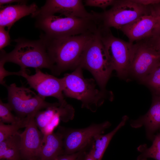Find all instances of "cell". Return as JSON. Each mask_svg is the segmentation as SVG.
<instances>
[{
    "mask_svg": "<svg viewBox=\"0 0 160 160\" xmlns=\"http://www.w3.org/2000/svg\"><path fill=\"white\" fill-rule=\"evenodd\" d=\"M97 32L58 38L41 34L40 39L44 44L53 65L52 73L59 75L77 68L87 45Z\"/></svg>",
    "mask_w": 160,
    "mask_h": 160,
    "instance_id": "1",
    "label": "cell"
},
{
    "mask_svg": "<svg viewBox=\"0 0 160 160\" xmlns=\"http://www.w3.org/2000/svg\"><path fill=\"white\" fill-rule=\"evenodd\" d=\"M14 49L7 53L3 49L0 50V63L7 62L15 63L20 67V70L26 68H47L52 71L53 66L46 47L40 39L31 40L23 38L15 39Z\"/></svg>",
    "mask_w": 160,
    "mask_h": 160,
    "instance_id": "2",
    "label": "cell"
},
{
    "mask_svg": "<svg viewBox=\"0 0 160 160\" xmlns=\"http://www.w3.org/2000/svg\"><path fill=\"white\" fill-rule=\"evenodd\" d=\"M82 69L79 66L72 73L64 74L63 93L67 97L81 101L82 108L94 112L107 97V92L97 89L94 79L85 78Z\"/></svg>",
    "mask_w": 160,
    "mask_h": 160,
    "instance_id": "3",
    "label": "cell"
},
{
    "mask_svg": "<svg viewBox=\"0 0 160 160\" xmlns=\"http://www.w3.org/2000/svg\"><path fill=\"white\" fill-rule=\"evenodd\" d=\"M36 27L54 38L96 33L98 25L95 19L65 17L55 15L36 16Z\"/></svg>",
    "mask_w": 160,
    "mask_h": 160,
    "instance_id": "4",
    "label": "cell"
},
{
    "mask_svg": "<svg viewBox=\"0 0 160 160\" xmlns=\"http://www.w3.org/2000/svg\"><path fill=\"white\" fill-rule=\"evenodd\" d=\"M79 66L89 71L100 89L105 90V86L114 69L100 37L98 29L87 45Z\"/></svg>",
    "mask_w": 160,
    "mask_h": 160,
    "instance_id": "5",
    "label": "cell"
},
{
    "mask_svg": "<svg viewBox=\"0 0 160 160\" xmlns=\"http://www.w3.org/2000/svg\"><path fill=\"white\" fill-rule=\"evenodd\" d=\"M98 32L106 52L118 76H125L135 51L136 44L114 36L110 28L99 25Z\"/></svg>",
    "mask_w": 160,
    "mask_h": 160,
    "instance_id": "6",
    "label": "cell"
},
{
    "mask_svg": "<svg viewBox=\"0 0 160 160\" xmlns=\"http://www.w3.org/2000/svg\"><path fill=\"white\" fill-rule=\"evenodd\" d=\"M149 9V6L143 5L132 0H116L109 10L102 13L93 12L99 25L120 30L146 13Z\"/></svg>",
    "mask_w": 160,
    "mask_h": 160,
    "instance_id": "7",
    "label": "cell"
},
{
    "mask_svg": "<svg viewBox=\"0 0 160 160\" xmlns=\"http://www.w3.org/2000/svg\"><path fill=\"white\" fill-rule=\"evenodd\" d=\"M5 87L8 91V103L20 118L36 114L41 109H46L54 103L46 102L45 99L23 86L18 87L13 83Z\"/></svg>",
    "mask_w": 160,
    "mask_h": 160,
    "instance_id": "8",
    "label": "cell"
},
{
    "mask_svg": "<svg viewBox=\"0 0 160 160\" xmlns=\"http://www.w3.org/2000/svg\"><path fill=\"white\" fill-rule=\"evenodd\" d=\"M111 125V122L106 121L81 129L60 126L57 131L63 136L64 153L71 154L82 150L92 143L96 136L103 134Z\"/></svg>",
    "mask_w": 160,
    "mask_h": 160,
    "instance_id": "9",
    "label": "cell"
},
{
    "mask_svg": "<svg viewBox=\"0 0 160 160\" xmlns=\"http://www.w3.org/2000/svg\"><path fill=\"white\" fill-rule=\"evenodd\" d=\"M35 69V73L33 75H29L27 69L15 72V75L24 78L30 87L41 97L45 99L46 97H52L57 98L60 103L66 102L63 93V83L62 78H58L47 73H44L39 68Z\"/></svg>",
    "mask_w": 160,
    "mask_h": 160,
    "instance_id": "10",
    "label": "cell"
},
{
    "mask_svg": "<svg viewBox=\"0 0 160 160\" xmlns=\"http://www.w3.org/2000/svg\"><path fill=\"white\" fill-rule=\"evenodd\" d=\"M136 44L129 73L142 81L160 62V54L155 49L150 39Z\"/></svg>",
    "mask_w": 160,
    "mask_h": 160,
    "instance_id": "11",
    "label": "cell"
},
{
    "mask_svg": "<svg viewBox=\"0 0 160 160\" xmlns=\"http://www.w3.org/2000/svg\"><path fill=\"white\" fill-rule=\"evenodd\" d=\"M56 13L66 17L95 19L92 11L88 12L81 0H47L33 18L36 16L54 15Z\"/></svg>",
    "mask_w": 160,
    "mask_h": 160,
    "instance_id": "12",
    "label": "cell"
},
{
    "mask_svg": "<svg viewBox=\"0 0 160 160\" xmlns=\"http://www.w3.org/2000/svg\"><path fill=\"white\" fill-rule=\"evenodd\" d=\"M36 114L31 116L24 130L19 132L21 156L27 160L38 157L43 137L35 121Z\"/></svg>",
    "mask_w": 160,
    "mask_h": 160,
    "instance_id": "13",
    "label": "cell"
},
{
    "mask_svg": "<svg viewBox=\"0 0 160 160\" xmlns=\"http://www.w3.org/2000/svg\"><path fill=\"white\" fill-rule=\"evenodd\" d=\"M157 23V19L149 7L148 11L131 23L124 25L120 30L128 37L131 43L152 37Z\"/></svg>",
    "mask_w": 160,
    "mask_h": 160,
    "instance_id": "14",
    "label": "cell"
},
{
    "mask_svg": "<svg viewBox=\"0 0 160 160\" xmlns=\"http://www.w3.org/2000/svg\"><path fill=\"white\" fill-rule=\"evenodd\" d=\"M39 9L34 3L29 5L25 3L0 6V27H7L9 31L14 24L22 18L29 15L33 17Z\"/></svg>",
    "mask_w": 160,
    "mask_h": 160,
    "instance_id": "15",
    "label": "cell"
},
{
    "mask_svg": "<svg viewBox=\"0 0 160 160\" xmlns=\"http://www.w3.org/2000/svg\"><path fill=\"white\" fill-rule=\"evenodd\" d=\"M130 125L135 128L144 126L147 137L152 139L154 133L160 129V95L154 96L147 113L137 119L131 121Z\"/></svg>",
    "mask_w": 160,
    "mask_h": 160,
    "instance_id": "16",
    "label": "cell"
},
{
    "mask_svg": "<svg viewBox=\"0 0 160 160\" xmlns=\"http://www.w3.org/2000/svg\"><path fill=\"white\" fill-rule=\"evenodd\" d=\"M63 153V138L59 132L43 135L38 157L40 160H56Z\"/></svg>",
    "mask_w": 160,
    "mask_h": 160,
    "instance_id": "17",
    "label": "cell"
},
{
    "mask_svg": "<svg viewBox=\"0 0 160 160\" xmlns=\"http://www.w3.org/2000/svg\"><path fill=\"white\" fill-rule=\"evenodd\" d=\"M71 113V108L67 103H54L53 105L44 111H39L36 114L35 120L41 131L55 117L59 116L61 120L66 122L69 119Z\"/></svg>",
    "mask_w": 160,
    "mask_h": 160,
    "instance_id": "18",
    "label": "cell"
},
{
    "mask_svg": "<svg viewBox=\"0 0 160 160\" xmlns=\"http://www.w3.org/2000/svg\"><path fill=\"white\" fill-rule=\"evenodd\" d=\"M128 119L124 116L119 123L112 131L105 135L96 136L93 141L94 160H102L104 153L111 139L117 132L125 124Z\"/></svg>",
    "mask_w": 160,
    "mask_h": 160,
    "instance_id": "19",
    "label": "cell"
},
{
    "mask_svg": "<svg viewBox=\"0 0 160 160\" xmlns=\"http://www.w3.org/2000/svg\"><path fill=\"white\" fill-rule=\"evenodd\" d=\"M137 150L141 153L136 160H147L149 158L160 160V133L154 137L150 147L148 148L146 145H142L137 148Z\"/></svg>",
    "mask_w": 160,
    "mask_h": 160,
    "instance_id": "20",
    "label": "cell"
},
{
    "mask_svg": "<svg viewBox=\"0 0 160 160\" xmlns=\"http://www.w3.org/2000/svg\"><path fill=\"white\" fill-rule=\"evenodd\" d=\"M31 115L21 118L19 121L13 124H6L0 121V142L16 134L19 129L25 127Z\"/></svg>",
    "mask_w": 160,
    "mask_h": 160,
    "instance_id": "21",
    "label": "cell"
},
{
    "mask_svg": "<svg viewBox=\"0 0 160 160\" xmlns=\"http://www.w3.org/2000/svg\"><path fill=\"white\" fill-rule=\"evenodd\" d=\"M142 81L160 95V62Z\"/></svg>",
    "mask_w": 160,
    "mask_h": 160,
    "instance_id": "22",
    "label": "cell"
},
{
    "mask_svg": "<svg viewBox=\"0 0 160 160\" xmlns=\"http://www.w3.org/2000/svg\"><path fill=\"white\" fill-rule=\"evenodd\" d=\"M12 109L7 103L0 101V121L4 123L13 124L19 121L21 118L14 115L12 113Z\"/></svg>",
    "mask_w": 160,
    "mask_h": 160,
    "instance_id": "23",
    "label": "cell"
},
{
    "mask_svg": "<svg viewBox=\"0 0 160 160\" xmlns=\"http://www.w3.org/2000/svg\"><path fill=\"white\" fill-rule=\"evenodd\" d=\"M20 141V139L9 148L4 154L0 157V160H20L21 156Z\"/></svg>",
    "mask_w": 160,
    "mask_h": 160,
    "instance_id": "24",
    "label": "cell"
},
{
    "mask_svg": "<svg viewBox=\"0 0 160 160\" xmlns=\"http://www.w3.org/2000/svg\"><path fill=\"white\" fill-rule=\"evenodd\" d=\"M152 6H150L151 10L157 19V23L151 38L155 40L160 36V3Z\"/></svg>",
    "mask_w": 160,
    "mask_h": 160,
    "instance_id": "25",
    "label": "cell"
},
{
    "mask_svg": "<svg viewBox=\"0 0 160 160\" xmlns=\"http://www.w3.org/2000/svg\"><path fill=\"white\" fill-rule=\"evenodd\" d=\"M20 139L19 132L0 142V157L2 156L7 150Z\"/></svg>",
    "mask_w": 160,
    "mask_h": 160,
    "instance_id": "26",
    "label": "cell"
},
{
    "mask_svg": "<svg viewBox=\"0 0 160 160\" xmlns=\"http://www.w3.org/2000/svg\"><path fill=\"white\" fill-rule=\"evenodd\" d=\"M116 0H86L84 1L87 6L97 7L105 9L108 7L113 5Z\"/></svg>",
    "mask_w": 160,
    "mask_h": 160,
    "instance_id": "27",
    "label": "cell"
},
{
    "mask_svg": "<svg viewBox=\"0 0 160 160\" xmlns=\"http://www.w3.org/2000/svg\"><path fill=\"white\" fill-rule=\"evenodd\" d=\"M5 28L0 27V49L1 50L4 47L10 44V38L9 34V31H6Z\"/></svg>",
    "mask_w": 160,
    "mask_h": 160,
    "instance_id": "28",
    "label": "cell"
},
{
    "mask_svg": "<svg viewBox=\"0 0 160 160\" xmlns=\"http://www.w3.org/2000/svg\"><path fill=\"white\" fill-rule=\"evenodd\" d=\"M84 149L79 152L73 153L69 154H64L63 155H61L56 160H76Z\"/></svg>",
    "mask_w": 160,
    "mask_h": 160,
    "instance_id": "29",
    "label": "cell"
},
{
    "mask_svg": "<svg viewBox=\"0 0 160 160\" xmlns=\"http://www.w3.org/2000/svg\"><path fill=\"white\" fill-rule=\"evenodd\" d=\"M134 2L145 6H149L160 3V0H132Z\"/></svg>",
    "mask_w": 160,
    "mask_h": 160,
    "instance_id": "30",
    "label": "cell"
},
{
    "mask_svg": "<svg viewBox=\"0 0 160 160\" xmlns=\"http://www.w3.org/2000/svg\"><path fill=\"white\" fill-rule=\"evenodd\" d=\"M27 1L20 0H0V6H3L4 4H8L15 3L17 2L18 3H27Z\"/></svg>",
    "mask_w": 160,
    "mask_h": 160,
    "instance_id": "31",
    "label": "cell"
},
{
    "mask_svg": "<svg viewBox=\"0 0 160 160\" xmlns=\"http://www.w3.org/2000/svg\"><path fill=\"white\" fill-rule=\"evenodd\" d=\"M93 141L89 151L85 155L84 160H94L93 158Z\"/></svg>",
    "mask_w": 160,
    "mask_h": 160,
    "instance_id": "32",
    "label": "cell"
},
{
    "mask_svg": "<svg viewBox=\"0 0 160 160\" xmlns=\"http://www.w3.org/2000/svg\"><path fill=\"white\" fill-rule=\"evenodd\" d=\"M154 47L157 51L160 49V36L155 40L151 39Z\"/></svg>",
    "mask_w": 160,
    "mask_h": 160,
    "instance_id": "33",
    "label": "cell"
},
{
    "mask_svg": "<svg viewBox=\"0 0 160 160\" xmlns=\"http://www.w3.org/2000/svg\"><path fill=\"white\" fill-rule=\"evenodd\" d=\"M84 156V155L82 154L80 155L76 160H83Z\"/></svg>",
    "mask_w": 160,
    "mask_h": 160,
    "instance_id": "34",
    "label": "cell"
},
{
    "mask_svg": "<svg viewBox=\"0 0 160 160\" xmlns=\"http://www.w3.org/2000/svg\"><path fill=\"white\" fill-rule=\"evenodd\" d=\"M27 160H35L34 159H31Z\"/></svg>",
    "mask_w": 160,
    "mask_h": 160,
    "instance_id": "35",
    "label": "cell"
},
{
    "mask_svg": "<svg viewBox=\"0 0 160 160\" xmlns=\"http://www.w3.org/2000/svg\"><path fill=\"white\" fill-rule=\"evenodd\" d=\"M158 51H159V53L160 54V49Z\"/></svg>",
    "mask_w": 160,
    "mask_h": 160,
    "instance_id": "36",
    "label": "cell"
}]
</instances>
